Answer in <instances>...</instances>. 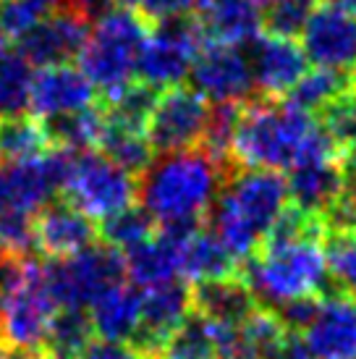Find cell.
<instances>
[{
  "label": "cell",
  "mask_w": 356,
  "mask_h": 359,
  "mask_svg": "<svg viewBox=\"0 0 356 359\" xmlns=\"http://www.w3.org/2000/svg\"><path fill=\"white\" fill-rule=\"evenodd\" d=\"M322 229L325 223L320 215L288 205L265 244L244 259L241 280L252 297L273 312L320 297L330 278Z\"/></svg>",
  "instance_id": "obj_1"
},
{
  "label": "cell",
  "mask_w": 356,
  "mask_h": 359,
  "mask_svg": "<svg viewBox=\"0 0 356 359\" xmlns=\"http://www.w3.org/2000/svg\"><path fill=\"white\" fill-rule=\"evenodd\" d=\"M223 181L220 160L205 147L160 152L142 170L137 200L160 231H189L212 212Z\"/></svg>",
  "instance_id": "obj_2"
},
{
  "label": "cell",
  "mask_w": 356,
  "mask_h": 359,
  "mask_svg": "<svg viewBox=\"0 0 356 359\" xmlns=\"http://www.w3.org/2000/svg\"><path fill=\"white\" fill-rule=\"evenodd\" d=\"M288 181L278 170L241 168L223 181L210 212V231L236 262L249 259L288 210Z\"/></svg>",
  "instance_id": "obj_3"
},
{
  "label": "cell",
  "mask_w": 356,
  "mask_h": 359,
  "mask_svg": "<svg viewBox=\"0 0 356 359\" xmlns=\"http://www.w3.org/2000/svg\"><path fill=\"white\" fill-rule=\"evenodd\" d=\"M69 155L53 144L40 158L0 163V255L27 257L34 250V223L60 191Z\"/></svg>",
  "instance_id": "obj_4"
},
{
  "label": "cell",
  "mask_w": 356,
  "mask_h": 359,
  "mask_svg": "<svg viewBox=\"0 0 356 359\" xmlns=\"http://www.w3.org/2000/svg\"><path fill=\"white\" fill-rule=\"evenodd\" d=\"M315 129V116L294 100L267 97L238 110L231 158L241 168L283 173L301 158Z\"/></svg>",
  "instance_id": "obj_5"
},
{
  "label": "cell",
  "mask_w": 356,
  "mask_h": 359,
  "mask_svg": "<svg viewBox=\"0 0 356 359\" xmlns=\"http://www.w3.org/2000/svg\"><path fill=\"white\" fill-rule=\"evenodd\" d=\"M147 34V19L134 11L108 8L100 13L76 55L81 74L92 81L95 92L116 100L137 84L139 53Z\"/></svg>",
  "instance_id": "obj_6"
},
{
  "label": "cell",
  "mask_w": 356,
  "mask_h": 359,
  "mask_svg": "<svg viewBox=\"0 0 356 359\" xmlns=\"http://www.w3.org/2000/svg\"><path fill=\"white\" fill-rule=\"evenodd\" d=\"M60 191L66 194V202L74 205L81 215H87L92 223H105L113 215L134 208L137 179L100 150L71 152Z\"/></svg>",
  "instance_id": "obj_7"
},
{
  "label": "cell",
  "mask_w": 356,
  "mask_h": 359,
  "mask_svg": "<svg viewBox=\"0 0 356 359\" xmlns=\"http://www.w3.org/2000/svg\"><path fill=\"white\" fill-rule=\"evenodd\" d=\"M48 286L60 312H87V307L116 280L126 278L123 257L108 244H92L71 257L45 262Z\"/></svg>",
  "instance_id": "obj_8"
},
{
  "label": "cell",
  "mask_w": 356,
  "mask_h": 359,
  "mask_svg": "<svg viewBox=\"0 0 356 359\" xmlns=\"http://www.w3.org/2000/svg\"><path fill=\"white\" fill-rule=\"evenodd\" d=\"M343 158V144L322 123H317L301 158L288 168L286 181L291 205L309 215H325L346 179Z\"/></svg>",
  "instance_id": "obj_9"
},
{
  "label": "cell",
  "mask_w": 356,
  "mask_h": 359,
  "mask_svg": "<svg viewBox=\"0 0 356 359\" xmlns=\"http://www.w3.org/2000/svg\"><path fill=\"white\" fill-rule=\"evenodd\" d=\"M205 42L197 21H163L149 29L139 53L137 79L149 90L163 92L181 87L191 76V66Z\"/></svg>",
  "instance_id": "obj_10"
},
{
  "label": "cell",
  "mask_w": 356,
  "mask_h": 359,
  "mask_svg": "<svg viewBox=\"0 0 356 359\" xmlns=\"http://www.w3.org/2000/svg\"><path fill=\"white\" fill-rule=\"evenodd\" d=\"M210 113H212V105L197 90H189L184 84L158 92L147 118V137L155 152L202 147Z\"/></svg>",
  "instance_id": "obj_11"
},
{
  "label": "cell",
  "mask_w": 356,
  "mask_h": 359,
  "mask_svg": "<svg viewBox=\"0 0 356 359\" xmlns=\"http://www.w3.org/2000/svg\"><path fill=\"white\" fill-rule=\"evenodd\" d=\"M299 37L301 50L315 69L343 74L356 66V13L333 0L315 3Z\"/></svg>",
  "instance_id": "obj_12"
},
{
  "label": "cell",
  "mask_w": 356,
  "mask_h": 359,
  "mask_svg": "<svg viewBox=\"0 0 356 359\" xmlns=\"http://www.w3.org/2000/svg\"><path fill=\"white\" fill-rule=\"evenodd\" d=\"M189 79L210 105H238L254 90L249 53L212 40L202 42Z\"/></svg>",
  "instance_id": "obj_13"
},
{
  "label": "cell",
  "mask_w": 356,
  "mask_h": 359,
  "mask_svg": "<svg viewBox=\"0 0 356 359\" xmlns=\"http://www.w3.org/2000/svg\"><path fill=\"white\" fill-rule=\"evenodd\" d=\"M296 336L309 359H356V297L320 294Z\"/></svg>",
  "instance_id": "obj_14"
},
{
  "label": "cell",
  "mask_w": 356,
  "mask_h": 359,
  "mask_svg": "<svg viewBox=\"0 0 356 359\" xmlns=\"http://www.w3.org/2000/svg\"><path fill=\"white\" fill-rule=\"evenodd\" d=\"M249 63H252L254 90H259L270 100L291 95L299 79L309 71V60L296 37L275 32L259 34L249 45Z\"/></svg>",
  "instance_id": "obj_15"
},
{
  "label": "cell",
  "mask_w": 356,
  "mask_h": 359,
  "mask_svg": "<svg viewBox=\"0 0 356 359\" xmlns=\"http://www.w3.org/2000/svg\"><path fill=\"white\" fill-rule=\"evenodd\" d=\"M95 87L81 74L79 66L58 63V66H42L34 71L29 95V113L40 123H53L66 118L71 113L95 105Z\"/></svg>",
  "instance_id": "obj_16"
},
{
  "label": "cell",
  "mask_w": 356,
  "mask_h": 359,
  "mask_svg": "<svg viewBox=\"0 0 356 359\" xmlns=\"http://www.w3.org/2000/svg\"><path fill=\"white\" fill-rule=\"evenodd\" d=\"M142 291V323L137 333L139 351L165 349L170 336L176 333L194 312L191 291L184 280H168Z\"/></svg>",
  "instance_id": "obj_17"
},
{
  "label": "cell",
  "mask_w": 356,
  "mask_h": 359,
  "mask_svg": "<svg viewBox=\"0 0 356 359\" xmlns=\"http://www.w3.org/2000/svg\"><path fill=\"white\" fill-rule=\"evenodd\" d=\"M87 34L89 16L66 6V8L50 13L45 21H40L29 34H24L19 40V50L29 58L34 69L71 63L79 55Z\"/></svg>",
  "instance_id": "obj_18"
},
{
  "label": "cell",
  "mask_w": 356,
  "mask_h": 359,
  "mask_svg": "<svg viewBox=\"0 0 356 359\" xmlns=\"http://www.w3.org/2000/svg\"><path fill=\"white\" fill-rule=\"evenodd\" d=\"M207 325L218 359H267L278 341L288 333L286 323L273 309H254L236 325Z\"/></svg>",
  "instance_id": "obj_19"
},
{
  "label": "cell",
  "mask_w": 356,
  "mask_h": 359,
  "mask_svg": "<svg viewBox=\"0 0 356 359\" xmlns=\"http://www.w3.org/2000/svg\"><path fill=\"white\" fill-rule=\"evenodd\" d=\"M92 336L131 344L142 323V291L129 278L116 280L87 307Z\"/></svg>",
  "instance_id": "obj_20"
},
{
  "label": "cell",
  "mask_w": 356,
  "mask_h": 359,
  "mask_svg": "<svg viewBox=\"0 0 356 359\" xmlns=\"http://www.w3.org/2000/svg\"><path fill=\"white\" fill-rule=\"evenodd\" d=\"M95 244V223L69 202H53L34 223V247L50 259L71 257Z\"/></svg>",
  "instance_id": "obj_21"
},
{
  "label": "cell",
  "mask_w": 356,
  "mask_h": 359,
  "mask_svg": "<svg viewBox=\"0 0 356 359\" xmlns=\"http://www.w3.org/2000/svg\"><path fill=\"white\" fill-rule=\"evenodd\" d=\"M197 11L205 40L249 48L262 34V11L252 0H199Z\"/></svg>",
  "instance_id": "obj_22"
},
{
  "label": "cell",
  "mask_w": 356,
  "mask_h": 359,
  "mask_svg": "<svg viewBox=\"0 0 356 359\" xmlns=\"http://www.w3.org/2000/svg\"><path fill=\"white\" fill-rule=\"evenodd\" d=\"M178 247V278L184 283H207V280L236 276V259L226 252V247L215 239L212 231L189 229L173 231Z\"/></svg>",
  "instance_id": "obj_23"
},
{
  "label": "cell",
  "mask_w": 356,
  "mask_h": 359,
  "mask_svg": "<svg viewBox=\"0 0 356 359\" xmlns=\"http://www.w3.org/2000/svg\"><path fill=\"white\" fill-rule=\"evenodd\" d=\"M126 278L137 289H149L158 283H168L178 278V247L173 231H155L149 239L131 247L129 252H121Z\"/></svg>",
  "instance_id": "obj_24"
},
{
  "label": "cell",
  "mask_w": 356,
  "mask_h": 359,
  "mask_svg": "<svg viewBox=\"0 0 356 359\" xmlns=\"http://www.w3.org/2000/svg\"><path fill=\"white\" fill-rule=\"evenodd\" d=\"M191 304L194 315L212 325H236L257 309V299L252 297L247 283L236 276L199 283L191 291Z\"/></svg>",
  "instance_id": "obj_25"
},
{
  "label": "cell",
  "mask_w": 356,
  "mask_h": 359,
  "mask_svg": "<svg viewBox=\"0 0 356 359\" xmlns=\"http://www.w3.org/2000/svg\"><path fill=\"white\" fill-rule=\"evenodd\" d=\"M100 152L134 176L155 160V147L147 137V126L113 118L108 113H105V134L100 142Z\"/></svg>",
  "instance_id": "obj_26"
},
{
  "label": "cell",
  "mask_w": 356,
  "mask_h": 359,
  "mask_svg": "<svg viewBox=\"0 0 356 359\" xmlns=\"http://www.w3.org/2000/svg\"><path fill=\"white\" fill-rule=\"evenodd\" d=\"M34 66L21 50L0 55V118H16L29 110Z\"/></svg>",
  "instance_id": "obj_27"
},
{
  "label": "cell",
  "mask_w": 356,
  "mask_h": 359,
  "mask_svg": "<svg viewBox=\"0 0 356 359\" xmlns=\"http://www.w3.org/2000/svg\"><path fill=\"white\" fill-rule=\"evenodd\" d=\"M45 129H48L50 142L55 147H63V150L71 152L97 150L102 134H105V110L89 105L79 113H71L66 118L53 121Z\"/></svg>",
  "instance_id": "obj_28"
},
{
  "label": "cell",
  "mask_w": 356,
  "mask_h": 359,
  "mask_svg": "<svg viewBox=\"0 0 356 359\" xmlns=\"http://www.w3.org/2000/svg\"><path fill=\"white\" fill-rule=\"evenodd\" d=\"M50 147L53 142L48 129L37 118H27V116L0 118V163L40 158Z\"/></svg>",
  "instance_id": "obj_29"
},
{
  "label": "cell",
  "mask_w": 356,
  "mask_h": 359,
  "mask_svg": "<svg viewBox=\"0 0 356 359\" xmlns=\"http://www.w3.org/2000/svg\"><path fill=\"white\" fill-rule=\"evenodd\" d=\"M346 95V79L341 74L327 69H312L291 90V100L315 116V113H325L330 105H336Z\"/></svg>",
  "instance_id": "obj_30"
},
{
  "label": "cell",
  "mask_w": 356,
  "mask_h": 359,
  "mask_svg": "<svg viewBox=\"0 0 356 359\" xmlns=\"http://www.w3.org/2000/svg\"><path fill=\"white\" fill-rule=\"evenodd\" d=\"M69 0H0V27L8 37L21 40L50 13L66 8Z\"/></svg>",
  "instance_id": "obj_31"
},
{
  "label": "cell",
  "mask_w": 356,
  "mask_h": 359,
  "mask_svg": "<svg viewBox=\"0 0 356 359\" xmlns=\"http://www.w3.org/2000/svg\"><path fill=\"white\" fill-rule=\"evenodd\" d=\"M92 341L87 312H58L48 341V357L76 359L79 351Z\"/></svg>",
  "instance_id": "obj_32"
},
{
  "label": "cell",
  "mask_w": 356,
  "mask_h": 359,
  "mask_svg": "<svg viewBox=\"0 0 356 359\" xmlns=\"http://www.w3.org/2000/svg\"><path fill=\"white\" fill-rule=\"evenodd\" d=\"M327 276L336 280L341 291L356 294V231L333 229L325 239Z\"/></svg>",
  "instance_id": "obj_33"
},
{
  "label": "cell",
  "mask_w": 356,
  "mask_h": 359,
  "mask_svg": "<svg viewBox=\"0 0 356 359\" xmlns=\"http://www.w3.org/2000/svg\"><path fill=\"white\" fill-rule=\"evenodd\" d=\"M152 233H155V223L149 220V215L142 208L123 210V212L102 223V239L108 247L118 252H129L131 247L149 239Z\"/></svg>",
  "instance_id": "obj_34"
},
{
  "label": "cell",
  "mask_w": 356,
  "mask_h": 359,
  "mask_svg": "<svg viewBox=\"0 0 356 359\" xmlns=\"http://www.w3.org/2000/svg\"><path fill=\"white\" fill-rule=\"evenodd\" d=\"M165 359H218L207 323L191 315L165 344Z\"/></svg>",
  "instance_id": "obj_35"
},
{
  "label": "cell",
  "mask_w": 356,
  "mask_h": 359,
  "mask_svg": "<svg viewBox=\"0 0 356 359\" xmlns=\"http://www.w3.org/2000/svg\"><path fill=\"white\" fill-rule=\"evenodd\" d=\"M238 110H241L238 105H212L207 134H205L202 147L212 152L218 160L231 155V142H233V131H236Z\"/></svg>",
  "instance_id": "obj_36"
},
{
  "label": "cell",
  "mask_w": 356,
  "mask_h": 359,
  "mask_svg": "<svg viewBox=\"0 0 356 359\" xmlns=\"http://www.w3.org/2000/svg\"><path fill=\"white\" fill-rule=\"evenodd\" d=\"M333 229L341 231H356V168L346 170L343 187L338 191L336 202L325 212Z\"/></svg>",
  "instance_id": "obj_37"
},
{
  "label": "cell",
  "mask_w": 356,
  "mask_h": 359,
  "mask_svg": "<svg viewBox=\"0 0 356 359\" xmlns=\"http://www.w3.org/2000/svg\"><path fill=\"white\" fill-rule=\"evenodd\" d=\"M199 0H142L139 6L144 11V19L163 24V21L186 19L191 11L197 8Z\"/></svg>",
  "instance_id": "obj_38"
},
{
  "label": "cell",
  "mask_w": 356,
  "mask_h": 359,
  "mask_svg": "<svg viewBox=\"0 0 356 359\" xmlns=\"http://www.w3.org/2000/svg\"><path fill=\"white\" fill-rule=\"evenodd\" d=\"M76 359H142L139 349L123 341H105V339H92L79 351Z\"/></svg>",
  "instance_id": "obj_39"
},
{
  "label": "cell",
  "mask_w": 356,
  "mask_h": 359,
  "mask_svg": "<svg viewBox=\"0 0 356 359\" xmlns=\"http://www.w3.org/2000/svg\"><path fill=\"white\" fill-rule=\"evenodd\" d=\"M267 359H309V354L296 333L288 330L286 336L275 344V349L267 354Z\"/></svg>",
  "instance_id": "obj_40"
},
{
  "label": "cell",
  "mask_w": 356,
  "mask_h": 359,
  "mask_svg": "<svg viewBox=\"0 0 356 359\" xmlns=\"http://www.w3.org/2000/svg\"><path fill=\"white\" fill-rule=\"evenodd\" d=\"M102 3H108L110 8H129L134 11L142 3V0H102Z\"/></svg>",
  "instance_id": "obj_41"
},
{
  "label": "cell",
  "mask_w": 356,
  "mask_h": 359,
  "mask_svg": "<svg viewBox=\"0 0 356 359\" xmlns=\"http://www.w3.org/2000/svg\"><path fill=\"white\" fill-rule=\"evenodd\" d=\"M346 92L351 95V100H356V66L348 71V79H346Z\"/></svg>",
  "instance_id": "obj_42"
},
{
  "label": "cell",
  "mask_w": 356,
  "mask_h": 359,
  "mask_svg": "<svg viewBox=\"0 0 356 359\" xmlns=\"http://www.w3.org/2000/svg\"><path fill=\"white\" fill-rule=\"evenodd\" d=\"M3 53H8V34L0 27V55H3Z\"/></svg>",
  "instance_id": "obj_43"
},
{
  "label": "cell",
  "mask_w": 356,
  "mask_h": 359,
  "mask_svg": "<svg viewBox=\"0 0 356 359\" xmlns=\"http://www.w3.org/2000/svg\"><path fill=\"white\" fill-rule=\"evenodd\" d=\"M333 3H338V6H343L346 11H351V13H356V0H333Z\"/></svg>",
  "instance_id": "obj_44"
},
{
  "label": "cell",
  "mask_w": 356,
  "mask_h": 359,
  "mask_svg": "<svg viewBox=\"0 0 356 359\" xmlns=\"http://www.w3.org/2000/svg\"><path fill=\"white\" fill-rule=\"evenodd\" d=\"M346 155H348V160L354 163V168H356V137H354V142H351V144L346 147Z\"/></svg>",
  "instance_id": "obj_45"
},
{
  "label": "cell",
  "mask_w": 356,
  "mask_h": 359,
  "mask_svg": "<svg viewBox=\"0 0 356 359\" xmlns=\"http://www.w3.org/2000/svg\"><path fill=\"white\" fill-rule=\"evenodd\" d=\"M0 359H13V354H11V349L0 341Z\"/></svg>",
  "instance_id": "obj_46"
},
{
  "label": "cell",
  "mask_w": 356,
  "mask_h": 359,
  "mask_svg": "<svg viewBox=\"0 0 356 359\" xmlns=\"http://www.w3.org/2000/svg\"><path fill=\"white\" fill-rule=\"evenodd\" d=\"M149 359H165V357H149Z\"/></svg>",
  "instance_id": "obj_47"
},
{
  "label": "cell",
  "mask_w": 356,
  "mask_h": 359,
  "mask_svg": "<svg viewBox=\"0 0 356 359\" xmlns=\"http://www.w3.org/2000/svg\"><path fill=\"white\" fill-rule=\"evenodd\" d=\"M48 359H53V357H48Z\"/></svg>",
  "instance_id": "obj_48"
}]
</instances>
